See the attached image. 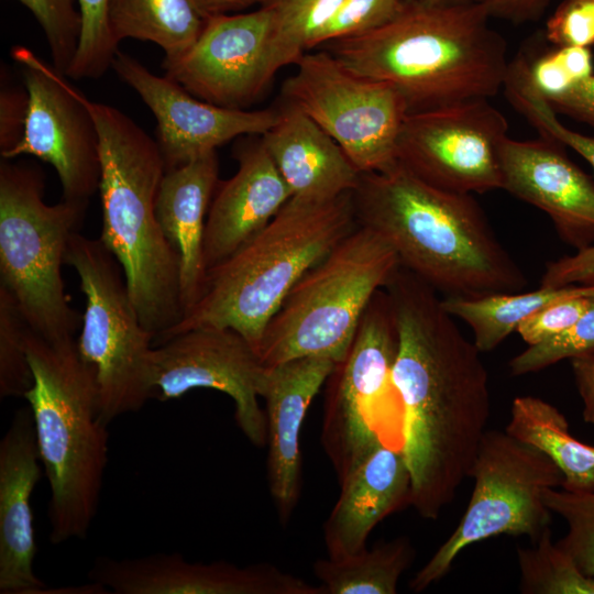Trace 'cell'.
I'll return each instance as SVG.
<instances>
[{
    "instance_id": "cell-15",
    "label": "cell",
    "mask_w": 594,
    "mask_h": 594,
    "mask_svg": "<svg viewBox=\"0 0 594 594\" xmlns=\"http://www.w3.org/2000/svg\"><path fill=\"white\" fill-rule=\"evenodd\" d=\"M266 374L252 344L229 328H194L153 350L154 398L176 399L196 388L222 392L234 403L240 430L256 447L267 441L265 410L258 403Z\"/></svg>"
},
{
    "instance_id": "cell-27",
    "label": "cell",
    "mask_w": 594,
    "mask_h": 594,
    "mask_svg": "<svg viewBox=\"0 0 594 594\" xmlns=\"http://www.w3.org/2000/svg\"><path fill=\"white\" fill-rule=\"evenodd\" d=\"M107 19L118 45L124 38L152 42L167 62L187 53L206 24L189 0H108Z\"/></svg>"
},
{
    "instance_id": "cell-43",
    "label": "cell",
    "mask_w": 594,
    "mask_h": 594,
    "mask_svg": "<svg viewBox=\"0 0 594 594\" xmlns=\"http://www.w3.org/2000/svg\"><path fill=\"white\" fill-rule=\"evenodd\" d=\"M547 102L556 113H563L594 128V74Z\"/></svg>"
},
{
    "instance_id": "cell-8",
    "label": "cell",
    "mask_w": 594,
    "mask_h": 594,
    "mask_svg": "<svg viewBox=\"0 0 594 594\" xmlns=\"http://www.w3.org/2000/svg\"><path fill=\"white\" fill-rule=\"evenodd\" d=\"M37 166L0 163V285L16 300L31 329L50 342L75 339L82 315L70 307L62 265L88 202L44 201Z\"/></svg>"
},
{
    "instance_id": "cell-28",
    "label": "cell",
    "mask_w": 594,
    "mask_h": 594,
    "mask_svg": "<svg viewBox=\"0 0 594 594\" xmlns=\"http://www.w3.org/2000/svg\"><path fill=\"white\" fill-rule=\"evenodd\" d=\"M576 296L594 297V282L559 287H539L532 292L499 294L482 298L443 297V308L464 321L473 332V342L481 353L497 348L518 323L538 309Z\"/></svg>"
},
{
    "instance_id": "cell-5",
    "label": "cell",
    "mask_w": 594,
    "mask_h": 594,
    "mask_svg": "<svg viewBox=\"0 0 594 594\" xmlns=\"http://www.w3.org/2000/svg\"><path fill=\"white\" fill-rule=\"evenodd\" d=\"M25 350L33 385L23 398L50 486V541L82 540L98 512L109 460L96 372L75 339L50 342L30 327Z\"/></svg>"
},
{
    "instance_id": "cell-41",
    "label": "cell",
    "mask_w": 594,
    "mask_h": 594,
    "mask_svg": "<svg viewBox=\"0 0 594 594\" xmlns=\"http://www.w3.org/2000/svg\"><path fill=\"white\" fill-rule=\"evenodd\" d=\"M24 86V85H23ZM29 111L25 88L1 82L0 89V155L11 151L23 138Z\"/></svg>"
},
{
    "instance_id": "cell-2",
    "label": "cell",
    "mask_w": 594,
    "mask_h": 594,
    "mask_svg": "<svg viewBox=\"0 0 594 594\" xmlns=\"http://www.w3.org/2000/svg\"><path fill=\"white\" fill-rule=\"evenodd\" d=\"M352 198L358 223L381 235L400 266L443 297L482 298L527 287L471 194L436 187L396 161L361 174Z\"/></svg>"
},
{
    "instance_id": "cell-31",
    "label": "cell",
    "mask_w": 594,
    "mask_h": 594,
    "mask_svg": "<svg viewBox=\"0 0 594 594\" xmlns=\"http://www.w3.org/2000/svg\"><path fill=\"white\" fill-rule=\"evenodd\" d=\"M532 548H517L520 590L526 594H594V578L585 575L543 530Z\"/></svg>"
},
{
    "instance_id": "cell-42",
    "label": "cell",
    "mask_w": 594,
    "mask_h": 594,
    "mask_svg": "<svg viewBox=\"0 0 594 594\" xmlns=\"http://www.w3.org/2000/svg\"><path fill=\"white\" fill-rule=\"evenodd\" d=\"M594 282V244L574 254L551 261L540 280V287H559Z\"/></svg>"
},
{
    "instance_id": "cell-6",
    "label": "cell",
    "mask_w": 594,
    "mask_h": 594,
    "mask_svg": "<svg viewBox=\"0 0 594 594\" xmlns=\"http://www.w3.org/2000/svg\"><path fill=\"white\" fill-rule=\"evenodd\" d=\"M352 193L324 201L290 198L271 222L207 271L202 294L160 339L199 328H229L257 352L264 330L302 275L355 227Z\"/></svg>"
},
{
    "instance_id": "cell-47",
    "label": "cell",
    "mask_w": 594,
    "mask_h": 594,
    "mask_svg": "<svg viewBox=\"0 0 594 594\" xmlns=\"http://www.w3.org/2000/svg\"><path fill=\"white\" fill-rule=\"evenodd\" d=\"M197 12L208 20L213 16L238 13L255 4L262 6L266 0H189Z\"/></svg>"
},
{
    "instance_id": "cell-10",
    "label": "cell",
    "mask_w": 594,
    "mask_h": 594,
    "mask_svg": "<svg viewBox=\"0 0 594 594\" xmlns=\"http://www.w3.org/2000/svg\"><path fill=\"white\" fill-rule=\"evenodd\" d=\"M398 342L393 305L381 288L324 384L321 443L339 483L377 443L402 450L403 406L393 376Z\"/></svg>"
},
{
    "instance_id": "cell-16",
    "label": "cell",
    "mask_w": 594,
    "mask_h": 594,
    "mask_svg": "<svg viewBox=\"0 0 594 594\" xmlns=\"http://www.w3.org/2000/svg\"><path fill=\"white\" fill-rule=\"evenodd\" d=\"M112 68L155 117L156 141L166 169L217 151L237 138L263 135L279 119V109H233L205 101L121 51L117 52Z\"/></svg>"
},
{
    "instance_id": "cell-7",
    "label": "cell",
    "mask_w": 594,
    "mask_h": 594,
    "mask_svg": "<svg viewBox=\"0 0 594 594\" xmlns=\"http://www.w3.org/2000/svg\"><path fill=\"white\" fill-rule=\"evenodd\" d=\"M399 266L393 248L358 223L302 275L271 318L257 346L263 365L304 356L342 361L371 299Z\"/></svg>"
},
{
    "instance_id": "cell-1",
    "label": "cell",
    "mask_w": 594,
    "mask_h": 594,
    "mask_svg": "<svg viewBox=\"0 0 594 594\" xmlns=\"http://www.w3.org/2000/svg\"><path fill=\"white\" fill-rule=\"evenodd\" d=\"M384 288L398 329L393 376L410 505L435 520L470 477L491 415L488 374L480 350L431 286L399 266Z\"/></svg>"
},
{
    "instance_id": "cell-39",
    "label": "cell",
    "mask_w": 594,
    "mask_h": 594,
    "mask_svg": "<svg viewBox=\"0 0 594 594\" xmlns=\"http://www.w3.org/2000/svg\"><path fill=\"white\" fill-rule=\"evenodd\" d=\"M593 300L594 297L576 296L551 302L524 318L516 331L528 345L540 343L576 322Z\"/></svg>"
},
{
    "instance_id": "cell-29",
    "label": "cell",
    "mask_w": 594,
    "mask_h": 594,
    "mask_svg": "<svg viewBox=\"0 0 594 594\" xmlns=\"http://www.w3.org/2000/svg\"><path fill=\"white\" fill-rule=\"evenodd\" d=\"M414 556L409 541L400 537L341 558L318 559L312 569L324 594H395Z\"/></svg>"
},
{
    "instance_id": "cell-45",
    "label": "cell",
    "mask_w": 594,
    "mask_h": 594,
    "mask_svg": "<svg viewBox=\"0 0 594 594\" xmlns=\"http://www.w3.org/2000/svg\"><path fill=\"white\" fill-rule=\"evenodd\" d=\"M570 362L583 403V419L594 425V349L570 359Z\"/></svg>"
},
{
    "instance_id": "cell-18",
    "label": "cell",
    "mask_w": 594,
    "mask_h": 594,
    "mask_svg": "<svg viewBox=\"0 0 594 594\" xmlns=\"http://www.w3.org/2000/svg\"><path fill=\"white\" fill-rule=\"evenodd\" d=\"M90 582L116 594H324L322 586L271 563L190 562L180 553L98 557Z\"/></svg>"
},
{
    "instance_id": "cell-19",
    "label": "cell",
    "mask_w": 594,
    "mask_h": 594,
    "mask_svg": "<svg viewBox=\"0 0 594 594\" xmlns=\"http://www.w3.org/2000/svg\"><path fill=\"white\" fill-rule=\"evenodd\" d=\"M560 145L546 136H507L499 151L502 189L547 213L560 239L579 251L594 244V182Z\"/></svg>"
},
{
    "instance_id": "cell-38",
    "label": "cell",
    "mask_w": 594,
    "mask_h": 594,
    "mask_svg": "<svg viewBox=\"0 0 594 594\" xmlns=\"http://www.w3.org/2000/svg\"><path fill=\"white\" fill-rule=\"evenodd\" d=\"M512 103L540 132L541 136L566 145L581 155L594 170V136L573 131L562 124L551 106L542 98L525 90L506 88Z\"/></svg>"
},
{
    "instance_id": "cell-25",
    "label": "cell",
    "mask_w": 594,
    "mask_h": 594,
    "mask_svg": "<svg viewBox=\"0 0 594 594\" xmlns=\"http://www.w3.org/2000/svg\"><path fill=\"white\" fill-rule=\"evenodd\" d=\"M261 140L293 198L324 201L353 193L361 173L341 146L298 108L285 103Z\"/></svg>"
},
{
    "instance_id": "cell-3",
    "label": "cell",
    "mask_w": 594,
    "mask_h": 594,
    "mask_svg": "<svg viewBox=\"0 0 594 594\" xmlns=\"http://www.w3.org/2000/svg\"><path fill=\"white\" fill-rule=\"evenodd\" d=\"M479 3L404 2L386 24L326 44L353 73L394 87L408 114L490 99L504 87V37Z\"/></svg>"
},
{
    "instance_id": "cell-9",
    "label": "cell",
    "mask_w": 594,
    "mask_h": 594,
    "mask_svg": "<svg viewBox=\"0 0 594 594\" xmlns=\"http://www.w3.org/2000/svg\"><path fill=\"white\" fill-rule=\"evenodd\" d=\"M65 263L78 274L86 300L77 349L96 372L100 415L109 426L154 398L155 337L140 320L120 263L99 239L75 232Z\"/></svg>"
},
{
    "instance_id": "cell-20",
    "label": "cell",
    "mask_w": 594,
    "mask_h": 594,
    "mask_svg": "<svg viewBox=\"0 0 594 594\" xmlns=\"http://www.w3.org/2000/svg\"><path fill=\"white\" fill-rule=\"evenodd\" d=\"M33 416L19 408L0 441V593L40 594L31 497L42 476Z\"/></svg>"
},
{
    "instance_id": "cell-30",
    "label": "cell",
    "mask_w": 594,
    "mask_h": 594,
    "mask_svg": "<svg viewBox=\"0 0 594 594\" xmlns=\"http://www.w3.org/2000/svg\"><path fill=\"white\" fill-rule=\"evenodd\" d=\"M343 0H266L271 31L266 64L270 82L283 67L312 50L320 31Z\"/></svg>"
},
{
    "instance_id": "cell-34",
    "label": "cell",
    "mask_w": 594,
    "mask_h": 594,
    "mask_svg": "<svg viewBox=\"0 0 594 594\" xmlns=\"http://www.w3.org/2000/svg\"><path fill=\"white\" fill-rule=\"evenodd\" d=\"M82 19L81 37L76 56L66 76L73 79H96L112 67L118 44L107 19L108 0H77Z\"/></svg>"
},
{
    "instance_id": "cell-46",
    "label": "cell",
    "mask_w": 594,
    "mask_h": 594,
    "mask_svg": "<svg viewBox=\"0 0 594 594\" xmlns=\"http://www.w3.org/2000/svg\"><path fill=\"white\" fill-rule=\"evenodd\" d=\"M560 58L576 82L593 75V56L590 47L581 46H556Z\"/></svg>"
},
{
    "instance_id": "cell-22",
    "label": "cell",
    "mask_w": 594,
    "mask_h": 594,
    "mask_svg": "<svg viewBox=\"0 0 594 594\" xmlns=\"http://www.w3.org/2000/svg\"><path fill=\"white\" fill-rule=\"evenodd\" d=\"M234 156L238 170L219 182L207 216V271L253 239L292 198L261 138L241 144Z\"/></svg>"
},
{
    "instance_id": "cell-32",
    "label": "cell",
    "mask_w": 594,
    "mask_h": 594,
    "mask_svg": "<svg viewBox=\"0 0 594 594\" xmlns=\"http://www.w3.org/2000/svg\"><path fill=\"white\" fill-rule=\"evenodd\" d=\"M30 326L14 297L0 285V397H24L33 385L25 350Z\"/></svg>"
},
{
    "instance_id": "cell-14",
    "label": "cell",
    "mask_w": 594,
    "mask_h": 594,
    "mask_svg": "<svg viewBox=\"0 0 594 594\" xmlns=\"http://www.w3.org/2000/svg\"><path fill=\"white\" fill-rule=\"evenodd\" d=\"M11 56L22 69L29 111L22 140L1 157L33 155L51 164L63 199L88 202L99 189L101 162L98 129L82 92L25 46L12 47Z\"/></svg>"
},
{
    "instance_id": "cell-35",
    "label": "cell",
    "mask_w": 594,
    "mask_h": 594,
    "mask_svg": "<svg viewBox=\"0 0 594 594\" xmlns=\"http://www.w3.org/2000/svg\"><path fill=\"white\" fill-rule=\"evenodd\" d=\"M34 15L45 35L53 67L67 74L78 51L82 19L77 0H18Z\"/></svg>"
},
{
    "instance_id": "cell-11",
    "label": "cell",
    "mask_w": 594,
    "mask_h": 594,
    "mask_svg": "<svg viewBox=\"0 0 594 594\" xmlns=\"http://www.w3.org/2000/svg\"><path fill=\"white\" fill-rule=\"evenodd\" d=\"M470 477L474 487L466 510L411 579L409 588L415 593L443 578L459 553L475 542L499 535L527 536L536 541L551 518L543 493L563 483L561 471L549 457L498 430L484 433Z\"/></svg>"
},
{
    "instance_id": "cell-17",
    "label": "cell",
    "mask_w": 594,
    "mask_h": 594,
    "mask_svg": "<svg viewBox=\"0 0 594 594\" xmlns=\"http://www.w3.org/2000/svg\"><path fill=\"white\" fill-rule=\"evenodd\" d=\"M270 31L265 3L251 12L210 18L187 53L163 61L165 76L205 101L243 109L268 85Z\"/></svg>"
},
{
    "instance_id": "cell-33",
    "label": "cell",
    "mask_w": 594,
    "mask_h": 594,
    "mask_svg": "<svg viewBox=\"0 0 594 594\" xmlns=\"http://www.w3.org/2000/svg\"><path fill=\"white\" fill-rule=\"evenodd\" d=\"M543 502L551 513L561 516L568 525L565 536L557 544L585 575L594 578V492L548 488L543 493Z\"/></svg>"
},
{
    "instance_id": "cell-44",
    "label": "cell",
    "mask_w": 594,
    "mask_h": 594,
    "mask_svg": "<svg viewBox=\"0 0 594 594\" xmlns=\"http://www.w3.org/2000/svg\"><path fill=\"white\" fill-rule=\"evenodd\" d=\"M482 6L491 18L525 23L540 18L549 0H472Z\"/></svg>"
},
{
    "instance_id": "cell-4",
    "label": "cell",
    "mask_w": 594,
    "mask_h": 594,
    "mask_svg": "<svg viewBox=\"0 0 594 594\" xmlns=\"http://www.w3.org/2000/svg\"><path fill=\"white\" fill-rule=\"evenodd\" d=\"M81 98L99 133L98 239L120 263L140 320L158 340L183 317L178 256L156 216L165 162L157 141L129 116L84 94Z\"/></svg>"
},
{
    "instance_id": "cell-26",
    "label": "cell",
    "mask_w": 594,
    "mask_h": 594,
    "mask_svg": "<svg viewBox=\"0 0 594 594\" xmlns=\"http://www.w3.org/2000/svg\"><path fill=\"white\" fill-rule=\"evenodd\" d=\"M505 431L549 457L563 475V490L594 492V446L570 433L569 422L557 407L535 396H517Z\"/></svg>"
},
{
    "instance_id": "cell-48",
    "label": "cell",
    "mask_w": 594,
    "mask_h": 594,
    "mask_svg": "<svg viewBox=\"0 0 594 594\" xmlns=\"http://www.w3.org/2000/svg\"><path fill=\"white\" fill-rule=\"evenodd\" d=\"M404 2H422V3H455L466 0H403Z\"/></svg>"
},
{
    "instance_id": "cell-36",
    "label": "cell",
    "mask_w": 594,
    "mask_h": 594,
    "mask_svg": "<svg viewBox=\"0 0 594 594\" xmlns=\"http://www.w3.org/2000/svg\"><path fill=\"white\" fill-rule=\"evenodd\" d=\"M594 349V300L584 315L564 331L540 343L528 345L508 364L514 376L544 370L562 360Z\"/></svg>"
},
{
    "instance_id": "cell-12",
    "label": "cell",
    "mask_w": 594,
    "mask_h": 594,
    "mask_svg": "<svg viewBox=\"0 0 594 594\" xmlns=\"http://www.w3.org/2000/svg\"><path fill=\"white\" fill-rule=\"evenodd\" d=\"M282 87L286 101L314 120L361 174L396 162L406 103L392 86L362 77L330 52H306Z\"/></svg>"
},
{
    "instance_id": "cell-24",
    "label": "cell",
    "mask_w": 594,
    "mask_h": 594,
    "mask_svg": "<svg viewBox=\"0 0 594 594\" xmlns=\"http://www.w3.org/2000/svg\"><path fill=\"white\" fill-rule=\"evenodd\" d=\"M218 184L219 160L217 151H212L166 169L158 188L156 216L178 256L183 315L198 301L204 290L206 221Z\"/></svg>"
},
{
    "instance_id": "cell-23",
    "label": "cell",
    "mask_w": 594,
    "mask_h": 594,
    "mask_svg": "<svg viewBox=\"0 0 594 594\" xmlns=\"http://www.w3.org/2000/svg\"><path fill=\"white\" fill-rule=\"evenodd\" d=\"M339 497L323 524L328 557L366 547L375 526L410 505V473L400 449L377 443L339 483Z\"/></svg>"
},
{
    "instance_id": "cell-13",
    "label": "cell",
    "mask_w": 594,
    "mask_h": 594,
    "mask_svg": "<svg viewBox=\"0 0 594 594\" xmlns=\"http://www.w3.org/2000/svg\"><path fill=\"white\" fill-rule=\"evenodd\" d=\"M507 132L505 116L488 99L409 113L398 135L396 161L449 191L502 189L499 151Z\"/></svg>"
},
{
    "instance_id": "cell-21",
    "label": "cell",
    "mask_w": 594,
    "mask_h": 594,
    "mask_svg": "<svg viewBox=\"0 0 594 594\" xmlns=\"http://www.w3.org/2000/svg\"><path fill=\"white\" fill-rule=\"evenodd\" d=\"M336 363L304 356L267 367L262 398L267 429V482L278 519L287 524L301 488L300 430L308 408Z\"/></svg>"
},
{
    "instance_id": "cell-40",
    "label": "cell",
    "mask_w": 594,
    "mask_h": 594,
    "mask_svg": "<svg viewBox=\"0 0 594 594\" xmlns=\"http://www.w3.org/2000/svg\"><path fill=\"white\" fill-rule=\"evenodd\" d=\"M546 37L554 46L594 44V0H563L548 19Z\"/></svg>"
},
{
    "instance_id": "cell-37",
    "label": "cell",
    "mask_w": 594,
    "mask_h": 594,
    "mask_svg": "<svg viewBox=\"0 0 594 594\" xmlns=\"http://www.w3.org/2000/svg\"><path fill=\"white\" fill-rule=\"evenodd\" d=\"M403 3V0H343L317 35L312 50L381 28L399 12Z\"/></svg>"
}]
</instances>
